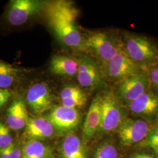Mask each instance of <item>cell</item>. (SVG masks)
Instances as JSON below:
<instances>
[{
    "label": "cell",
    "instance_id": "cell-2",
    "mask_svg": "<svg viewBox=\"0 0 158 158\" xmlns=\"http://www.w3.org/2000/svg\"><path fill=\"white\" fill-rule=\"evenodd\" d=\"M85 52L101 65L112 59L123 49L121 34L106 30L88 31L83 34Z\"/></svg>",
    "mask_w": 158,
    "mask_h": 158
},
{
    "label": "cell",
    "instance_id": "cell-26",
    "mask_svg": "<svg viewBox=\"0 0 158 158\" xmlns=\"http://www.w3.org/2000/svg\"><path fill=\"white\" fill-rule=\"evenodd\" d=\"M10 95V92L8 90L0 89V109L7 102Z\"/></svg>",
    "mask_w": 158,
    "mask_h": 158
},
{
    "label": "cell",
    "instance_id": "cell-10",
    "mask_svg": "<svg viewBox=\"0 0 158 158\" xmlns=\"http://www.w3.org/2000/svg\"><path fill=\"white\" fill-rule=\"evenodd\" d=\"M27 102L36 114H41L51 109L53 99L49 86L45 83L32 85L27 92Z\"/></svg>",
    "mask_w": 158,
    "mask_h": 158
},
{
    "label": "cell",
    "instance_id": "cell-25",
    "mask_svg": "<svg viewBox=\"0 0 158 158\" xmlns=\"http://www.w3.org/2000/svg\"><path fill=\"white\" fill-rule=\"evenodd\" d=\"M150 81L151 89L158 94V64L147 70Z\"/></svg>",
    "mask_w": 158,
    "mask_h": 158
},
{
    "label": "cell",
    "instance_id": "cell-1",
    "mask_svg": "<svg viewBox=\"0 0 158 158\" xmlns=\"http://www.w3.org/2000/svg\"><path fill=\"white\" fill-rule=\"evenodd\" d=\"M44 11L49 27L63 44L74 50L85 52L83 34L77 25L79 11L72 2H47Z\"/></svg>",
    "mask_w": 158,
    "mask_h": 158
},
{
    "label": "cell",
    "instance_id": "cell-11",
    "mask_svg": "<svg viewBox=\"0 0 158 158\" xmlns=\"http://www.w3.org/2000/svg\"><path fill=\"white\" fill-rule=\"evenodd\" d=\"M48 119L54 128L60 132H68L79 124L80 114L76 108L62 106L52 110Z\"/></svg>",
    "mask_w": 158,
    "mask_h": 158
},
{
    "label": "cell",
    "instance_id": "cell-7",
    "mask_svg": "<svg viewBox=\"0 0 158 158\" xmlns=\"http://www.w3.org/2000/svg\"><path fill=\"white\" fill-rule=\"evenodd\" d=\"M150 89L147 71L142 70L118 83L115 92L121 102L128 104Z\"/></svg>",
    "mask_w": 158,
    "mask_h": 158
},
{
    "label": "cell",
    "instance_id": "cell-4",
    "mask_svg": "<svg viewBox=\"0 0 158 158\" xmlns=\"http://www.w3.org/2000/svg\"><path fill=\"white\" fill-rule=\"evenodd\" d=\"M100 94L101 123L99 130L104 132H111L118 129L124 120L121 100L113 89L105 90Z\"/></svg>",
    "mask_w": 158,
    "mask_h": 158
},
{
    "label": "cell",
    "instance_id": "cell-14",
    "mask_svg": "<svg viewBox=\"0 0 158 158\" xmlns=\"http://www.w3.org/2000/svg\"><path fill=\"white\" fill-rule=\"evenodd\" d=\"M26 106L21 100H15L6 110V123L12 130H20L25 127L28 121Z\"/></svg>",
    "mask_w": 158,
    "mask_h": 158
},
{
    "label": "cell",
    "instance_id": "cell-16",
    "mask_svg": "<svg viewBox=\"0 0 158 158\" xmlns=\"http://www.w3.org/2000/svg\"><path fill=\"white\" fill-rule=\"evenodd\" d=\"M60 97L63 106L76 109L85 106L88 97L87 91L76 85L65 87L61 91Z\"/></svg>",
    "mask_w": 158,
    "mask_h": 158
},
{
    "label": "cell",
    "instance_id": "cell-3",
    "mask_svg": "<svg viewBox=\"0 0 158 158\" xmlns=\"http://www.w3.org/2000/svg\"><path fill=\"white\" fill-rule=\"evenodd\" d=\"M123 49L130 59L142 70L158 64V44L141 34L125 31L121 34Z\"/></svg>",
    "mask_w": 158,
    "mask_h": 158
},
{
    "label": "cell",
    "instance_id": "cell-23",
    "mask_svg": "<svg viewBox=\"0 0 158 158\" xmlns=\"http://www.w3.org/2000/svg\"><path fill=\"white\" fill-rule=\"evenodd\" d=\"M22 151L15 145L12 143L9 147L0 149V158H21Z\"/></svg>",
    "mask_w": 158,
    "mask_h": 158
},
{
    "label": "cell",
    "instance_id": "cell-17",
    "mask_svg": "<svg viewBox=\"0 0 158 158\" xmlns=\"http://www.w3.org/2000/svg\"><path fill=\"white\" fill-rule=\"evenodd\" d=\"M49 68L52 73L72 77L77 73L78 60L66 56L55 55L51 59Z\"/></svg>",
    "mask_w": 158,
    "mask_h": 158
},
{
    "label": "cell",
    "instance_id": "cell-21",
    "mask_svg": "<svg viewBox=\"0 0 158 158\" xmlns=\"http://www.w3.org/2000/svg\"><path fill=\"white\" fill-rule=\"evenodd\" d=\"M118 152L112 145L105 144L98 148L94 158H117Z\"/></svg>",
    "mask_w": 158,
    "mask_h": 158
},
{
    "label": "cell",
    "instance_id": "cell-27",
    "mask_svg": "<svg viewBox=\"0 0 158 158\" xmlns=\"http://www.w3.org/2000/svg\"><path fill=\"white\" fill-rule=\"evenodd\" d=\"M131 158H153V157L148 154H137Z\"/></svg>",
    "mask_w": 158,
    "mask_h": 158
},
{
    "label": "cell",
    "instance_id": "cell-20",
    "mask_svg": "<svg viewBox=\"0 0 158 158\" xmlns=\"http://www.w3.org/2000/svg\"><path fill=\"white\" fill-rule=\"evenodd\" d=\"M19 73L18 69L0 60V89L11 87L17 81Z\"/></svg>",
    "mask_w": 158,
    "mask_h": 158
},
{
    "label": "cell",
    "instance_id": "cell-19",
    "mask_svg": "<svg viewBox=\"0 0 158 158\" xmlns=\"http://www.w3.org/2000/svg\"><path fill=\"white\" fill-rule=\"evenodd\" d=\"M21 158H53L49 147L38 141L31 139L23 147Z\"/></svg>",
    "mask_w": 158,
    "mask_h": 158
},
{
    "label": "cell",
    "instance_id": "cell-24",
    "mask_svg": "<svg viewBox=\"0 0 158 158\" xmlns=\"http://www.w3.org/2000/svg\"><path fill=\"white\" fill-rule=\"evenodd\" d=\"M145 144L158 153V124L151 129L146 138Z\"/></svg>",
    "mask_w": 158,
    "mask_h": 158
},
{
    "label": "cell",
    "instance_id": "cell-9",
    "mask_svg": "<svg viewBox=\"0 0 158 158\" xmlns=\"http://www.w3.org/2000/svg\"><path fill=\"white\" fill-rule=\"evenodd\" d=\"M151 128L146 120L142 119H124L117 129L121 143L131 146L142 141L148 135Z\"/></svg>",
    "mask_w": 158,
    "mask_h": 158
},
{
    "label": "cell",
    "instance_id": "cell-13",
    "mask_svg": "<svg viewBox=\"0 0 158 158\" xmlns=\"http://www.w3.org/2000/svg\"><path fill=\"white\" fill-rule=\"evenodd\" d=\"M101 123V94L93 98L88 111L83 128L84 142L89 141L99 130Z\"/></svg>",
    "mask_w": 158,
    "mask_h": 158
},
{
    "label": "cell",
    "instance_id": "cell-6",
    "mask_svg": "<svg viewBox=\"0 0 158 158\" xmlns=\"http://www.w3.org/2000/svg\"><path fill=\"white\" fill-rule=\"evenodd\" d=\"M106 81L119 83L124 79L142 70L134 62L124 49L112 59L102 65Z\"/></svg>",
    "mask_w": 158,
    "mask_h": 158
},
{
    "label": "cell",
    "instance_id": "cell-8",
    "mask_svg": "<svg viewBox=\"0 0 158 158\" xmlns=\"http://www.w3.org/2000/svg\"><path fill=\"white\" fill-rule=\"evenodd\" d=\"M46 2L38 0H12L10 2L6 19L13 26H20L32 17L44 11Z\"/></svg>",
    "mask_w": 158,
    "mask_h": 158
},
{
    "label": "cell",
    "instance_id": "cell-15",
    "mask_svg": "<svg viewBox=\"0 0 158 158\" xmlns=\"http://www.w3.org/2000/svg\"><path fill=\"white\" fill-rule=\"evenodd\" d=\"M25 133L31 139L50 138L54 133V127L48 119L43 117L29 118Z\"/></svg>",
    "mask_w": 158,
    "mask_h": 158
},
{
    "label": "cell",
    "instance_id": "cell-22",
    "mask_svg": "<svg viewBox=\"0 0 158 158\" xmlns=\"http://www.w3.org/2000/svg\"><path fill=\"white\" fill-rule=\"evenodd\" d=\"M12 143V138L9 128L0 122V149L9 147Z\"/></svg>",
    "mask_w": 158,
    "mask_h": 158
},
{
    "label": "cell",
    "instance_id": "cell-12",
    "mask_svg": "<svg viewBox=\"0 0 158 158\" xmlns=\"http://www.w3.org/2000/svg\"><path fill=\"white\" fill-rule=\"evenodd\" d=\"M128 106L131 113L151 117L158 114V94L150 89Z\"/></svg>",
    "mask_w": 158,
    "mask_h": 158
},
{
    "label": "cell",
    "instance_id": "cell-18",
    "mask_svg": "<svg viewBox=\"0 0 158 158\" xmlns=\"http://www.w3.org/2000/svg\"><path fill=\"white\" fill-rule=\"evenodd\" d=\"M62 155L63 158H86L84 148L78 136L70 134L64 138Z\"/></svg>",
    "mask_w": 158,
    "mask_h": 158
},
{
    "label": "cell",
    "instance_id": "cell-5",
    "mask_svg": "<svg viewBox=\"0 0 158 158\" xmlns=\"http://www.w3.org/2000/svg\"><path fill=\"white\" fill-rule=\"evenodd\" d=\"M77 79L79 85L86 91L97 90L103 87L106 80L102 65L93 57L85 55L79 57Z\"/></svg>",
    "mask_w": 158,
    "mask_h": 158
}]
</instances>
